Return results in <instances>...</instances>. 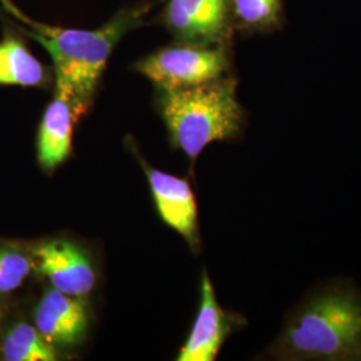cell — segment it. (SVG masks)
<instances>
[{"instance_id": "obj_1", "label": "cell", "mask_w": 361, "mask_h": 361, "mask_svg": "<svg viewBox=\"0 0 361 361\" xmlns=\"http://www.w3.org/2000/svg\"><path fill=\"white\" fill-rule=\"evenodd\" d=\"M269 355L285 361L361 360V293L344 283L312 292L288 314Z\"/></svg>"}, {"instance_id": "obj_10", "label": "cell", "mask_w": 361, "mask_h": 361, "mask_svg": "<svg viewBox=\"0 0 361 361\" xmlns=\"http://www.w3.org/2000/svg\"><path fill=\"white\" fill-rule=\"evenodd\" d=\"M82 113L61 91L55 90L47 106L38 133V161L40 166L52 170L61 165L71 152L73 128Z\"/></svg>"}, {"instance_id": "obj_2", "label": "cell", "mask_w": 361, "mask_h": 361, "mask_svg": "<svg viewBox=\"0 0 361 361\" xmlns=\"http://www.w3.org/2000/svg\"><path fill=\"white\" fill-rule=\"evenodd\" d=\"M150 7L143 3L122 10L95 30L49 26L32 20L25 32L50 54L56 79L55 90L66 94L83 114L116 43L130 30L142 25Z\"/></svg>"}, {"instance_id": "obj_8", "label": "cell", "mask_w": 361, "mask_h": 361, "mask_svg": "<svg viewBox=\"0 0 361 361\" xmlns=\"http://www.w3.org/2000/svg\"><path fill=\"white\" fill-rule=\"evenodd\" d=\"M35 326L51 345L73 347L87 334V312L77 297L52 288L46 290L35 310Z\"/></svg>"}, {"instance_id": "obj_5", "label": "cell", "mask_w": 361, "mask_h": 361, "mask_svg": "<svg viewBox=\"0 0 361 361\" xmlns=\"http://www.w3.org/2000/svg\"><path fill=\"white\" fill-rule=\"evenodd\" d=\"M164 23L178 42L225 46L232 34L229 0H168Z\"/></svg>"}, {"instance_id": "obj_15", "label": "cell", "mask_w": 361, "mask_h": 361, "mask_svg": "<svg viewBox=\"0 0 361 361\" xmlns=\"http://www.w3.org/2000/svg\"><path fill=\"white\" fill-rule=\"evenodd\" d=\"M0 4L3 6V8L8 13H11L15 19L20 20L22 23H25L27 27L30 26L32 23V20L26 16L25 13H22L15 4H13L11 0H0Z\"/></svg>"}, {"instance_id": "obj_11", "label": "cell", "mask_w": 361, "mask_h": 361, "mask_svg": "<svg viewBox=\"0 0 361 361\" xmlns=\"http://www.w3.org/2000/svg\"><path fill=\"white\" fill-rule=\"evenodd\" d=\"M47 82V70L26 43L13 31H6L0 40V86L43 87Z\"/></svg>"}, {"instance_id": "obj_9", "label": "cell", "mask_w": 361, "mask_h": 361, "mask_svg": "<svg viewBox=\"0 0 361 361\" xmlns=\"http://www.w3.org/2000/svg\"><path fill=\"white\" fill-rule=\"evenodd\" d=\"M232 331V319L221 308L207 271L201 281V304L193 329L182 347L178 361H213Z\"/></svg>"}, {"instance_id": "obj_7", "label": "cell", "mask_w": 361, "mask_h": 361, "mask_svg": "<svg viewBox=\"0 0 361 361\" xmlns=\"http://www.w3.org/2000/svg\"><path fill=\"white\" fill-rule=\"evenodd\" d=\"M147 177L161 219L197 247L200 244L198 213L189 182L155 169L147 170Z\"/></svg>"}, {"instance_id": "obj_14", "label": "cell", "mask_w": 361, "mask_h": 361, "mask_svg": "<svg viewBox=\"0 0 361 361\" xmlns=\"http://www.w3.org/2000/svg\"><path fill=\"white\" fill-rule=\"evenodd\" d=\"M32 268L31 259L13 247H0V295L23 284Z\"/></svg>"}, {"instance_id": "obj_4", "label": "cell", "mask_w": 361, "mask_h": 361, "mask_svg": "<svg viewBox=\"0 0 361 361\" xmlns=\"http://www.w3.org/2000/svg\"><path fill=\"white\" fill-rule=\"evenodd\" d=\"M229 68L224 44L178 42L137 63V70L161 90L202 85L222 77Z\"/></svg>"}, {"instance_id": "obj_6", "label": "cell", "mask_w": 361, "mask_h": 361, "mask_svg": "<svg viewBox=\"0 0 361 361\" xmlns=\"http://www.w3.org/2000/svg\"><path fill=\"white\" fill-rule=\"evenodd\" d=\"M38 271L46 276L52 286L66 295H89L95 285V271L87 255L73 243L54 240L35 250Z\"/></svg>"}, {"instance_id": "obj_3", "label": "cell", "mask_w": 361, "mask_h": 361, "mask_svg": "<svg viewBox=\"0 0 361 361\" xmlns=\"http://www.w3.org/2000/svg\"><path fill=\"white\" fill-rule=\"evenodd\" d=\"M237 82L219 78L202 85L161 90L159 106L171 142L194 161L207 145L233 140L243 126Z\"/></svg>"}, {"instance_id": "obj_12", "label": "cell", "mask_w": 361, "mask_h": 361, "mask_svg": "<svg viewBox=\"0 0 361 361\" xmlns=\"http://www.w3.org/2000/svg\"><path fill=\"white\" fill-rule=\"evenodd\" d=\"M1 353L7 361H54L56 352L37 326L15 324L1 341Z\"/></svg>"}, {"instance_id": "obj_13", "label": "cell", "mask_w": 361, "mask_h": 361, "mask_svg": "<svg viewBox=\"0 0 361 361\" xmlns=\"http://www.w3.org/2000/svg\"><path fill=\"white\" fill-rule=\"evenodd\" d=\"M229 7L233 25L243 31H269L281 20V0H229Z\"/></svg>"}]
</instances>
